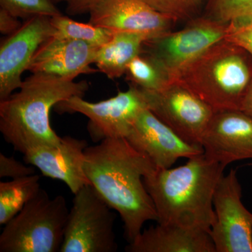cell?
<instances>
[{"instance_id": "cell-1", "label": "cell", "mask_w": 252, "mask_h": 252, "mask_svg": "<svg viewBox=\"0 0 252 252\" xmlns=\"http://www.w3.org/2000/svg\"><path fill=\"white\" fill-rule=\"evenodd\" d=\"M157 167L126 138H109L85 151L84 170L91 185L124 222L129 243L149 220L158 221L155 205L144 183Z\"/></svg>"}, {"instance_id": "cell-2", "label": "cell", "mask_w": 252, "mask_h": 252, "mask_svg": "<svg viewBox=\"0 0 252 252\" xmlns=\"http://www.w3.org/2000/svg\"><path fill=\"white\" fill-rule=\"evenodd\" d=\"M225 168L201 154L182 166L157 169L144 177V185L157 210L158 223L210 233L215 220L214 193Z\"/></svg>"}, {"instance_id": "cell-3", "label": "cell", "mask_w": 252, "mask_h": 252, "mask_svg": "<svg viewBox=\"0 0 252 252\" xmlns=\"http://www.w3.org/2000/svg\"><path fill=\"white\" fill-rule=\"evenodd\" d=\"M86 81L74 82L56 76L32 74L23 81L19 91L0 101V132L15 151L59 144L61 137L50 124V112L72 96L84 95Z\"/></svg>"}, {"instance_id": "cell-4", "label": "cell", "mask_w": 252, "mask_h": 252, "mask_svg": "<svg viewBox=\"0 0 252 252\" xmlns=\"http://www.w3.org/2000/svg\"><path fill=\"white\" fill-rule=\"evenodd\" d=\"M247 55L241 48L223 39L190 63L176 81L215 112L240 110L252 78Z\"/></svg>"}, {"instance_id": "cell-5", "label": "cell", "mask_w": 252, "mask_h": 252, "mask_svg": "<svg viewBox=\"0 0 252 252\" xmlns=\"http://www.w3.org/2000/svg\"><path fill=\"white\" fill-rule=\"evenodd\" d=\"M69 211L63 195L51 198L41 188L4 225L0 235V252L61 251Z\"/></svg>"}, {"instance_id": "cell-6", "label": "cell", "mask_w": 252, "mask_h": 252, "mask_svg": "<svg viewBox=\"0 0 252 252\" xmlns=\"http://www.w3.org/2000/svg\"><path fill=\"white\" fill-rule=\"evenodd\" d=\"M91 185L74 194L60 252H115L116 215Z\"/></svg>"}, {"instance_id": "cell-7", "label": "cell", "mask_w": 252, "mask_h": 252, "mask_svg": "<svg viewBox=\"0 0 252 252\" xmlns=\"http://www.w3.org/2000/svg\"><path fill=\"white\" fill-rule=\"evenodd\" d=\"M228 25L204 16L191 18L181 31L147 39L142 51L162 64L172 82L207 50L225 39Z\"/></svg>"}, {"instance_id": "cell-8", "label": "cell", "mask_w": 252, "mask_h": 252, "mask_svg": "<svg viewBox=\"0 0 252 252\" xmlns=\"http://www.w3.org/2000/svg\"><path fill=\"white\" fill-rule=\"evenodd\" d=\"M54 108L60 114L79 113L89 118V135L99 143L106 139L126 138L140 113L148 107L143 91L131 84L128 90L105 100L90 102L81 96H72Z\"/></svg>"}, {"instance_id": "cell-9", "label": "cell", "mask_w": 252, "mask_h": 252, "mask_svg": "<svg viewBox=\"0 0 252 252\" xmlns=\"http://www.w3.org/2000/svg\"><path fill=\"white\" fill-rule=\"evenodd\" d=\"M142 91L149 110L182 140L202 148L204 134L215 112L210 105L177 81L160 91Z\"/></svg>"}, {"instance_id": "cell-10", "label": "cell", "mask_w": 252, "mask_h": 252, "mask_svg": "<svg viewBox=\"0 0 252 252\" xmlns=\"http://www.w3.org/2000/svg\"><path fill=\"white\" fill-rule=\"evenodd\" d=\"M213 205L215 220L209 233L216 252H252V213L242 202L236 170L219 180Z\"/></svg>"}, {"instance_id": "cell-11", "label": "cell", "mask_w": 252, "mask_h": 252, "mask_svg": "<svg viewBox=\"0 0 252 252\" xmlns=\"http://www.w3.org/2000/svg\"><path fill=\"white\" fill-rule=\"evenodd\" d=\"M51 18H28L0 46V101L7 98L22 85L21 76L28 70L39 46L56 34Z\"/></svg>"}, {"instance_id": "cell-12", "label": "cell", "mask_w": 252, "mask_h": 252, "mask_svg": "<svg viewBox=\"0 0 252 252\" xmlns=\"http://www.w3.org/2000/svg\"><path fill=\"white\" fill-rule=\"evenodd\" d=\"M126 139L157 169L170 168L180 158L203 154V149L182 140L148 108L140 113Z\"/></svg>"}, {"instance_id": "cell-13", "label": "cell", "mask_w": 252, "mask_h": 252, "mask_svg": "<svg viewBox=\"0 0 252 252\" xmlns=\"http://www.w3.org/2000/svg\"><path fill=\"white\" fill-rule=\"evenodd\" d=\"M201 146L208 158L225 167L252 159V117L241 110L215 112Z\"/></svg>"}, {"instance_id": "cell-14", "label": "cell", "mask_w": 252, "mask_h": 252, "mask_svg": "<svg viewBox=\"0 0 252 252\" xmlns=\"http://www.w3.org/2000/svg\"><path fill=\"white\" fill-rule=\"evenodd\" d=\"M89 23L112 31L143 33L150 39L171 31L175 21L144 0H98Z\"/></svg>"}, {"instance_id": "cell-15", "label": "cell", "mask_w": 252, "mask_h": 252, "mask_svg": "<svg viewBox=\"0 0 252 252\" xmlns=\"http://www.w3.org/2000/svg\"><path fill=\"white\" fill-rule=\"evenodd\" d=\"M88 147L86 140L65 136L56 145L28 151L23 154V160L38 168L44 177L62 181L74 195L83 187L91 185L84 170Z\"/></svg>"}, {"instance_id": "cell-16", "label": "cell", "mask_w": 252, "mask_h": 252, "mask_svg": "<svg viewBox=\"0 0 252 252\" xmlns=\"http://www.w3.org/2000/svg\"><path fill=\"white\" fill-rule=\"evenodd\" d=\"M99 47L86 41L53 36L39 46L28 71L74 81L80 74L97 72L90 65Z\"/></svg>"}, {"instance_id": "cell-17", "label": "cell", "mask_w": 252, "mask_h": 252, "mask_svg": "<svg viewBox=\"0 0 252 252\" xmlns=\"http://www.w3.org/2000/svg\"><path fill=\"white\" fill-rule=\"evenodd\" d=\"M125 250L127 252H216L209 232L161 223L141 232Z\"/></svg>"}, {"instance_id": "cell-18", "label": "cell", "mask_w": 252, "mask_h": 252, "mask_svg": "<svg viewBox=\"0 0 252 252\" xmlns=\"http://www.w3.org/2000/svg\"><path fill=\"white\" fill-rule=\"evenodd\" d=\"M149 39L143 33L114 31L110 40L97 49L94 64L109 79L122 77L127 64L142 53L144 43Z\"/></svg>"}, {"instance_id": "cell-19", "label": "cell", "mask_w": 252, "mask_h": 252, "mask_svg": "<svg viewBox=\"0 0 252 252\" xmlns=\"http://www.w3.org/2000/svg\"><path fill=\"white\" fill-rule=\"evenodd\" d=\"M36 175L12 179L0 183V225H5L17 215L41 189Z\"/></svg>"}, {"instance_id": "cell-20", "label": "cell", "mask_w": 252, "mask_h": 252, "mask_svg": "<svg viewBox=\"0 0 252 252\" xmlns=\"http://www.w3.org/2000/svg\"><path fill=\"white\" fill-rule=\"evenodd\" d=\"M125 74L132 85L152 92L161 91L172 83L162 64L143 51L127 64Z\"/></svg>"}, {"instance_id": "cell-21", "label": "cell", "mask_w": 252, "mask_h": 252, "mask_svg": "<svg viewBox=\"0 0 252 252\" xmlns=\"http://www.w3.org/2000/svg\"><path fill=\"white\" fill-rule=\"evenodd\" d=\"M51 25L56 30L54 36L64 39L86 41L101 46L110 40L114 31L94 26L91 23L77 22L63 14L51 18Z\"/></svg>"}, {"instance_id": "cell-22", "label": "cell", "mask_w": 252, "mask_h": 252, "mask_svg": "<svg viewBox=\"0 0 252 252\" xmlns=\"http://www.w3.org/2000/svg\"><path fill=\"white\" fill-rule=\"evenodd\" d=\"M205 16L233 26L252 22V0H207Z\"/></svg>"}, {"instance_id": "cell-23", "label": "cell", "mask_w": 252, "mask_h": 252, "mask_svg": "<svg viewBox=\"0 0 252 252\" xmlns=\"http://www.w3.org/2000/svg\"><path fill=\"white\" fill-rule=\"evenodd\" d=\"M0 6L16 17L25 20L36 16L53 17L62 14L52 0H0Z\"/></svg>"}, {"instance_id": "cell-24", "label": "cell", "mask_w": 252, "mask_h": 252, "mask_svg": "<svg viewBox=\"0 0 252 252\" xmlns=\"http://www.w3.org/2000/svg\"><path fill=\"white\" fill-rule=\"evenodd\" d=\"M158 12L168 16L172 21L193 18L198 12L203 0H144Z\"/></svg>"}, {"instance_id": "cell-25", "label": "cell", "mask_w": 252, "mask_h": 252, "mask_svg": "<svg viewBox=\"0 0 252 252\" xmlns=\"http://www.w3.org/2000/svg\"><path fill=\"white\" fill-rule=\"evenodd\" d=\"M225 39L241 48L252 58V21L239 26L228 25Z\"/></svg>"}, {"instance_id": "cell-26", "label": "cell", "mask_w": 252, "mask_h": 252, "mask_svg": "<svg viewBox=\"0 0 252 252\" xmlns=\"http://www.w3.org/2000/svg\"><path fill=\"white\" fill-rule=\"evenodd\" d=\"M35 170L32 166H28L18 161L14 157H6L0 154V177L18 179L34 175Z\"/></svg>"}, {"instance_id": "cell-27", "label": "cell", "mask_w": 252, "mask_h": 252, "mask_svg": "<svg viewBox=\"0 0 252 252\" xmlns=\"http://www.w3.org/2000/svg\"><path fill=\"white\" fill-rule=\"evenodd\" d=\"M56 3L65 2L68 14L74 16L89 13L98 0H52Z\"/></svg>"}, {"instance_id": "cell-28", "label": "cell", "mask_w": 252, "mask_h": 252, "mask_svg": "<svg viewBox=\"0 0 252 252\" xmlns=\"http://www.w3.org/2000/svg\"><path fill=\"white\" fill-rule=\"evenodd\" d=\"M21 25L18 18L6 10L0 8V32L1 34L9 36L17 31Z\"/></svg>"}, {"instance_id": "cell-29", "label": "cell", "mask_w": 252, "mask_h": 252, "mask_svg": "<svg viewBox=\"0 0 252 252\" xmlns=\"http://www.w3.org/2000/svg\"><path fill=\"white\" fill-rule=\"evenodd\" d=\"M240 110L252 117V78L244 97Z\"/></svg>"}]
</instances>
